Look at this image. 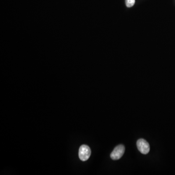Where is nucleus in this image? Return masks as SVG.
Returning <instances> with one entry per match:
<instances>
[{
  "label": "nucleus",
  "mask_w": 175,
  "mask_h": 175,
  "mask_svg": "<svg viewBox=\"0 0 175 175\" xmlns=\"http://www.w3.org/2000/svg\"><path fill=\"white\" fill-rule=\"evenodd\" d=\"M137 146L141 153L143 154H147L150 150L149 144L145 139H139L137 142Z\"/></svg>",
  "instance_id": "f03ea898"
},
{
  "label": "nucleus",
  "mask_w": 175,
  "mask_h": 175,
  "mask_svg": "<svg viewBox=\"0 0 175 175\" xmlns=\"http://www.w3.org/2000/svg\"><path fill=\"white\" fill-rule=\"evenodd\" d=\"M125 151V148L123 145L117 146L110 154V157L113 160H119L122 157Z\"/></svg>",
  "instance_id": "7ed1b4c3"
},
{
  "label": "nucleus",
  "mask_w": 175,
  "mask_h": 175,
  "mask_svg": "<svg viewBox=\"0 0 175 175\" xmlns=\"http://www.w3.org/2000/svg\"><path fill=\"white\" fill-rule=\"evenodd\" d=\"M91 154V150L90 147L87 145H82L79 149V159L82 161H86L89 159Z\"/></svg>",
  "instance_id": "f257e3e1"
},
{
  "label": "nucleus",
  "mask_w": 175,
  "mask_h": 175,
  "mask_svg": "<svg viewBox=\"0 0 175 175\" xmlns=\"http://www.w3.org/2000/svg\"><path fill=\"white\" fill-rule=\"evenodd\" d=\"M135 0H126V4L128 7H131L135 4Z\"/></svg>",
  "instance_id": "20e7f679"
}]
</instances>
